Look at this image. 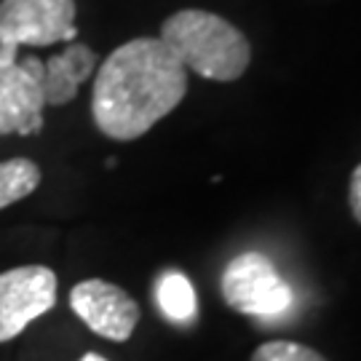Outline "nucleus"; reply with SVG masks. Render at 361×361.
<instances>
[{"instance_id":"9d476101","label":"nucleus","mask_w":361,"mask_h":361,"mask_svg":"<svg viewBox=\"0 0 361 361\" xmlns=\"http://www.w3.org/2000/svg\"><path fill=\"white\" fill-rule=\"evenodd\" d=\"M40 185V166L30 158H11L0 164V209L35 193Z\"/></svg>"},{"instance_id":"f257e3e1","label":"nucleus","mask_w":361,"mask_h":361,"mask_svg":"<svg viewBox=\"0 0 361 361\" xmlns=\"http://www.w3.org/2000/svg\"><path fill=\"white\" fill-rule=\"evenodd\" d=\"M188 70L161 38L118 46L94 78L91 116L104 137L140 140L185 99Z\"/></svg>"},{"instance_id":"f8f14e48","label":"nucleus","mask_w":361,"mask_h":361,"mask_svg":"<svg viewBox=\"0 0 361 361\" xmlns=\"http://www.w3.org/2000/svg\"><path fill=\"white\" fill-rule=\"evenodd\" d=\"M348 204H350V212H353L356 222L361 225V164L356 169H353V174H350Z\"/></svg>"},{"instance_id":"1a4fd4ad","label":"nucleus","mask_w":361,"mask_h":361,"mask_svg":"<svg viewBox=\"0 0 361 361\" xmlns=\"http://www.w3.org/2000/svg\"><path fill=\"white\" fill-rule=\"evenodd\" d=\"M155 300L158 308L174 324H190L198 313V300L190 279L180 271H166L155 281Z\"/></svg>"},{"instance_id":"0eeeda50","label":"nucleus","mask_w":361,"mask_h":361,"mask_svg":"<svg viewBox=\"0 0 361 361\" xmlns=\"http://www.w3.org/2000/svg\"><path fill=\"white\" fill-rule=\"evenodd\" d=\"M70 308L91 332L113 343H126L140 324V305L134 297L102 279H86L73 286Z\"/></svg>"},{"instance_id":"f03ea898","label":"nucleus","mask_w":361,"mask_h":361,"mask_svg":"<svg viewBox=\"0 0 361 361\" xmlns=\"http://www.w3.org/2000/svg\"><path fill=\"white\" fill-rule=\"evenodd\" d=\"M158 38L185 70L219 83L238 80L252 62V46L244 32L228 19L201 8L171 13Z\"/></svg>"},{"instance_id":"423d86ee","label":"nucleus","mask_w":361,"mask_h":361,"mask_svg":"<svg viewBox=\"0 0 361 361\" xmlns=\"http://www.w3.org/2000/svg\"><path fill=\"white\" fill-rule=\"evenodd\" d=\"M43 62L38 56H19L16 62H0V137L22 134L32 137L43 129Z\"/></svg>"},{"instance_id":"ddd939ff","label":"nucleus","mask_w":361,"mask_h":361,"mask_svg":"<svg viewBox=\"0 0 361 361\" xmlns=\"http://www.w3.org/2000/svg\"><path fill=\"white\" fill-rule=\"evenodd\" d=\"M80 361H107V359H104V356H99V353H86Z\"/></svg>"},{"instance_id":"20e7f679","label":"nucleus","mask_w":361,"mask_h":361,"mask_svg":"<svg viewBox=\"0 0 361 361\" xmlns=\"http://www.w3.org/2000/svg\"><path fill=\"white\" fill-rule=\"evenodd\" d=\"M222 297L233 310L246 316H279L292 305V289L276 273L273 262L257 252L231 259L222 273Z\"/></svg>"},{"instance_id":"9b49d317","label":"nucleus","mask_w":361,"mask_h":361,"mask_svg":"<svg viewBox=\"0 0 361 361\" xmlns=\"http://www.w3.org/2000/svg\"><path fill=\"white\" fill-rule=\"evenodd\" d=\"M252 361H326L319 350L300 345V343H289V340H271L262 343L255 353Z\"/></svg>"},{"instance_id":"7ed1b4c3","label":"nucleus","mask_w":361,"mask_h":361,"mask_svg":"<svg viewBox=\"0 0 361 361\" xmlns=\"http://www.w3.org/2000/svg\"><path fill=\"white\" fill-rule=\"evenodd\" d=\"M75 0H0V62H16L22 46L73 43Z\"/></svg>"},{"instance_id":"39448f33","label":"nucleus","mask_w":361,"mask_h":361,"mask_svg":"<svg viewBox=\"0 0 361 361\" xmlns=\"http://www.w3.org/2000/svg\"><path fill=\"white\" fill-rule=\"evenodd\" d=\"M56 302V273L46 265H22L0 273V343L22 335Z\"/></svg>"},{"instance_id":"6e6552de","label":"nucleus","mask_w":361,"mask_h":361,"mask_svg":"<svg viewBox=\"0 0 361 361\" xmlns=\"http://www.w3.org/2000/svg\"><path fill=\"white\" fill-rule=\"evenodd\" d=\"M97 70V54L83 43H70L62 54H54L43 62L40 86L46 104H67L78 97L80 83H86Z\"/></svg>"}]
</instances>
